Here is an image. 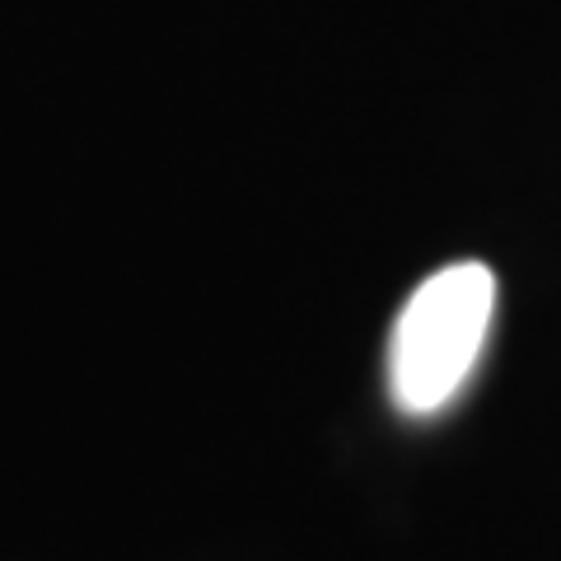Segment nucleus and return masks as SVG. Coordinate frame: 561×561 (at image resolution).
<instances>
[{
	"mask_svg": "<svg viewBox=\"0 0 561 561\" xmlns=\"http://www.w3.org/2000/svg\"><path fill=\"white\" fill-rule=\"evenodd\" d=\"M496 276L482 262H454L412 290L393 323L389 389L408 416H431L449 408L482 356Z\"/></svg>",
	"mask_w": 561,
	"mask_h": 561,
	"instance_id": "1",
	"label": "nucleus"
}]
</instances>
